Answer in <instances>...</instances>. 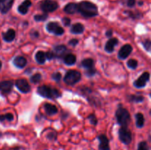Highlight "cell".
I'll use <instances>...</instances> for the list:
<instances>
[{
	"instance_id": "obj_1",
	"label": "cell",
	"mask_w": 151,
	"mask_h": 150,
	"mask_svg": "<svg viewBox=\"0 0 151 150\" xmlns=\"http://www.w3.org/2000/svg\"><path fill=\"white\" fill-rule=\"evenodd\" d=\"M78 12L85 18H91L98 15V9L96 4L88 1H83L78 4Z\"/></svg>"
},
{
	"instance_id": "obj_2",
	"label": "cell",
	"mask_w": 151,
	"mask_h": 150,
	"mask_svg": "<svg viewBox=\"0 0 151 150\" xmlns=\"http://www.w3.org/2000/svg\"><path fill=\"white\" fill-rule=\"evenodd\" d=\"M37 93L41 96L50 99H55L61 96V93L55 88H51L48 85H41L37 88Z\"/></svg>"
},
{
	"instance_id": "obj_3",
	"label": "cell",
	"mask_w": 151,
	"mask_h": 150,
	"mask_svg": "<svg viewBox=\"0 0 151 150\" xmlns=\"http://www.w3.org/2000/svg\"><path fill=\"white\" fill-rule=\"evenodd\" d=\"M115 116H116V122L121 126H128V125L129 124L131 121L130 113L128 110H127V109L124 108L121 105H119L116 110Z\"/></svg>"
},
{
	"instance_id": "obj_4",
	"label": "cell",
	"mask_w": 151,
	"mask_h": 150,
	"mask_svg": "<svg viewBox=\"0 0 151 150\" xmlns=\"http://www.w3.org/2000/svg\"><path fill=\"white\" fill-rule=\"evenodd\" d=\"M81 79V74L75 70H69L65 74L63 81L69 85H73L78 83Z\"/></svg>"
},
{
	"instance_id": "obj_5",
	"label": "cell",
	"mask_w": 151,
	"mask_h": 150,
	"mask_svg": "<svg viewBox=\"0 0 151 150\" xmlns=\"http://www.w3.org/2000/svg\"><path fill=\"white\" fill-rule=\"evenodd\" d=\"M119 138L121 142L124 144H131L132 141V133L131 130L128 128V126H121L119 129Z\"/></svg>"
},
{
	"instance_id": "obj_6",
	"label": "cell",
	"mask_w": 151,
	"mask_h": 150,
	"mask_svg": "<svg viewBox=\"0 0 151 150\" xmlns=\"http://www.w3.org/2000/svg\"><path fill=\"white\" fill-rule=\"evenodd\" d=\"M40 7L44 13H51L57 10L58 4L54 0H43L40 4Z\"/></svg>"
},
{
	"instance_id": "obj_7",
	"label": "cell",
	"mask_w": 151,
	"mask_h": 150,
	"mask_svg": "<svg viewBox=\"0 0 151 150\" xmlns=\"http://www.w3.org/2000/svg\"><path fill=\"white\" fill-rule=\"evenodd\" d=\"M46 29L48 32L55 35H62L64 33L63 28L56 21H50L47 23L46 25Z\"/></svg>"
},
{
	"instance_id": "obj_8",
	"label": "cell",
	"mask_w": 151,
	"mask_h": 150,
	"mask_svg": "<svg viewBox=\"0 0 151 150\" xmlns=\"http://www.w3.org/2000/svg\"><path fill=\"white\" fill-rule=\"evenodd\" d=\"M150 74L145 71L141 74V76L136 79L134 82V86L137 88H143L145 87L148 81L150 80Z\"/></svg>"
},
{
	"instance_id": "obj_9",
	"label": "cell",
	"mask_w": 151,
	"mask_h": 150,
	"mask_svg": "<svg viewBox=\"0 0 151 150\" xmlns=\"http://www.w3.org/2000/svg\"><path fill=\"white\" fill-rule=\"evenodd\" d=\"M16 86L20 92L23 94H27L30 91V85L28 81L25 79H19L16 81Z\"/></svg>"
},
{
	"instance_id": "obj_10",
	"label": "cell",
	"mask_w": 151,
	"mask_h": 150,
	"mask_svg": "<svg viewBox=\"0 0 151 150\" xmlns=\"http://www.w3.org/2000/svg\"><path fill=\"white\" fill-rule=\"evenodd\" d=\"M13 82L11 80H5L0 82V94L1 95H7L13 90Z\"/></svg>"
},
{
	"instance_id": "obj_11",
	"label": "cell",
	"mask_w": 151,
	"mask_h": 150,
	"mask_svg": "<svg viewBox=\"0 0 151 150\" xmlns=\"http://www.w3.org/2000/svg\"><path fill=\"white\" fill-rule=\"evenodd\" d=\"M133 51V47L131 44H125L121 47L118 52V58L120 60H125L131 54Z\"/></svg>"
},
{
	"instance_id": "obj_12",
	"label": "cell",
	"mask_w": 151,
	"mask_h": 150,
	"mask_svg": "<svg viewBox=\"0 0 151 150\" xmlns=\"http://www.w3.org/2000/svg\"><path fill=\"white\" fill-rule=\"evenodd\" d=\"M99 140V149L100 150H110L109 146V140L106 135L101 134L97 137Z\"/></svg>"
},
{
	"instance_id": "obj_13",
	"label": "cell",
	"mask_w": 151,
	"mask_h": 150,
	"mask_svg": "<svg viewBox=\"0 0 151 150\" xmlns=\"http://www.w3.org/2000/svg\"><path fill=\"white\" fill-rule=\"evenodd\" d=\"M14 0H0V12L2 14H6L9 12L13 6Z\"/></svg>"
},
{
	"instance_id": "obj_14",
	"label": "cell",
	"mask_w": 151,
	"mask_h": 150,
	"mask_svg": "<svg viewBox=\"0 0 151 150\" xmlns=\"http://www.w3.org/2000/svg\"><path fill=\"white\" fill-rule=\"evenodd\" d=\"M118 43H119V41H118L117 38H110V39L106 42V45H105V51H107L108 53L113 52L114 50L115 46L117 45Z\"/></svg>"
},
{
	"instance_id": "obj_15",
	"label": "cell",
	"mask_w": 151,
	"mask_h": 150,
	"mask_svg": "<svg viewBox=\"0 0 151 150\" xmlns=\"http://www.w3.org/2000/svg\"><path fill=\"white\" fill-rule=\"evenodd\" d=\"M27 63V59L23 56H17L13 60V65L18 69H24L26 66Z\"/></svg>"
},
{
	"instance_id": "obj_16",
	"label": "cell",
	"mask_w": 151,
	"mask_h": 150,
	"mask_svg": "<svg viewBox=\"0 0 151 150\" xmlns=\"http://www.w3.org/2000/svg\"><path fill=\"white\" fill-rule=\"evenodd\" d=\"M32 4L30 0H24L20 5L18 7V11L19 13L22 15H25L27 13L29 7Z\"/></svg>"
},
{
	"instance_id": "obj_17",
	"label": "cell",
	"mask_w": 151,
	"mask_h": 150,
	"mask_svg": "<svg viewBox=\"0 0 151 150\" xmlns=\"http://www.w3.org/2000/svg\"><path fill=\"white\" fill-rule=\"evenodd\" d=\"M15 38H16V32L13 29H9L7 32L2 34V38L5 42H12Z\"/></svg>"
},
{
	"instance_id": "obj_18",
	"label": "cell",
	"mask_w": 151,
	"mask_h": 150,
	"mask_svg": "<svg viewBox=\"0 0 151 150\" xmlns=\"http://www.w3.org/2000/svg\"><path fill=\"white\" fill-rule=\"evenodd\" d=\"M63 10L65 13H68V14H74V13L78 12V5L76 3H69L65 6Z\"/></svg>"
},
{
	"instance_id": "obj_19",
	"label": "cell",
	"mask_w": 151,
	"mask_h": 150,
	"mask_svg": "<svg viewBox=\"0 0 151 150\" xmlns=\"http://www.w3.org/2000/svg\"><path fill=\"white\" fill-rule=\"evenodd\" d=\"M44 110L48 116H53L58 113V108L55 105L50 103H45L44 104Z\"/></svg>"
},
{
	"instance_id": "obj_20",
	"label": "cell",
	"mask_w": 151,
	"mask_h": 150,
	"mask_svg": "<svg viewBox=\"0 0 151 150\" xmlns=\"http://www.w3.org/2000/svg\"><path fill=\"white\" fill-rule=\"evenodd\" d=\"M67 51V48L66 46L64 45H58L54 47V51L53 52L55 54L56 57H63V54Z\"/></svg>"
},
{
	"instance_id": "obj_21",
	"label": "cell",
	"mask_w": 151,
	"mask_h": 150,
	"mask_svg": "<svg viewBox=\"0 0 151 150\" xmlns=\"http://www.w3.org/2000/svg\"><path fill=\"white\" fill-rule=\"evenodd\" d=\"M70 32L75 35H79L82 34L84 32V26L81 23H77L71 26Z\"/></svg>"
},
{
	"instance_id": "obj_22",
	"label": "cell",
	"mask_w": 151,
	"mask_h": 150,
	"mask_svg": "<svg viewBox=\"0 0 151 150\" xmlns=\"http://www.w3.org/2000/svg\"><path fill=\"white\" fill-rule=\"evenodd\" d=\"M77 61L76 56L73 54H67L63 57V63L66 66H73Z\"/></svg>"
},
{
	"instance_id": "obj_23",
	"label": "cell",
	"mask_w": 151,
	"mask_h": 150,
	"mask_svg": "<svg viewBox=\"0 0 151 150\" xmlns=\"http://www.w3.org/2000/svg\"><path fill=\"white\" fill-rule=\"evenodd\" d=\"M35 58L37 63H38V64H41V65L44 64V63H45L46 60H47L45 52H44L43 51H37V52L35 53Z\"/></svg>"
},
{
	"instance_id": "obj_24",
	"label": "cell",
	"mask_w": 151,
	"mask_h": 150,
	"mask_svg": "<svg viewBox=\"0 0 151 150\" xmlns=\"http://www.w3.org/2000/svg\"><path fill=\"white\" fill-rule=\"evenodd\" d=\"M136 126L138 128H142L145 125L144 115L141 113H138L135 115Z\"/></svg>"
},
{
	"instance_id": "obj_25",
	"label": "cell",
	"mask_w": 151,
	"mask_h": 150,
	"mask_svg": "<svg viewBox=\"0 0 151 150\" xmlns=\"http://www.w3.org/2000/svg\"><path fill=\"white\" fill-rule=\"evenodd\" d=\"M81 66L85 69V70H88V69H91L94 68V60L91 58H87L84 59L81 62Z\"/></svg>"
},
{
	"instance_id": "obj_26",
	"label": "cell",
	"mask_w": 151,
	"mask_h": 150,
	"mask_svg": "<svg viewBox=\"0 0 151 150\" xmlns=\"http://www.w3.org/2000/svg\"><path fill=\"white\" fill-rule=\"evenodd\" d=\"M128 100L134 103H141L144 101L145 98L141 95H130L128 96Z\"/></svg>"
},
{
	"instance_id": "obj_27",
	"label": "cell",
	"mask_w": 151,
	"mask_h": 150,
	"mask_svg": "<svg viewBox=\"0 0 151 150\" xmlns=\"http://www.w3.org/2000/svg\"><path fill=\"white\" fill-rule=\"evenodd\" d=\"M14 119L13 115L12 113H6L4 115H0V122H3L4 121H12Z\"/></svg>"
},
{
	"instance_id": "obj_28",
	"label": "cell",
	"mask_w": 151,
	"mask_h": 150,
	"mask_svg": "<svg viewBox=\"0 0 151 150\" xmlns=\"http://www.w3.org/2000/svg\"><path fill=\"white\" fill-rule=\"evenodd\" d=\"M127 66H128L129 69L135 70L137 68V66H138V61L135 60V59H130L128 61V63H127Z\"/></svg>"
},
{
	"instance_id": "obj_29",
	"label": "cell",
	"mask_w": 151,
	"mask_h": 150,
	"mask_svg": "<svg viewBox=\"0 0 151 150\" xmlns=\"http://www.w3.org/2000/svg\"><path fill=\"white\" fill-rule=\"evenodd\" d=\"M48 18V15L47 13H44V14H38V15H35L34 16V20L35 21H45Z\"/></svg>"
},
{
	"instance_id": "obj_30",
	"label": "cell",
	"mask_w": 151,
	"mask_h": 150,
	"mask_svg": "<svg viewBox=\"0 0 151 150\" xmlns=\"http://www.w3.org/2000/svg\"><path fill=\"white\" fill-rule=\"evenodd\" d=\"M142 46L148 52L151 53V40L146 39L144 41H142Z\"/></svg>"
},
{
	"instance_id": "obj_31",
	"label": "cell",
	"mask_w": 151,
	"mask_h": 150,
	"mask_svg": "<svg viewBox=\"0 0 151 150\" xmlns=\"http://www.w3.org/2000/svg\"><path fill=\"white\" fill-rule=\"evenodd\" d=\"M41 79V74L39 73H36L35 74H33L32 76H30V80L31 82L32 83H38V82H40V80Z\"/></svg>"
},
{
	"instance_id": "obj_32",
	"label": "cell",
	"mask_w": 151,
	"mask_h": 150,
	"mask_svg": "<svg viewBox=\"0 0 151 150\" xmlns=\"http://www.w3.org/2000/svg\"><path fill=\"white\" fill-rule=\"evenodd\" d=\"M137 150H149V147L145 141H142L139 144Z\"/></svg>"
},
{
	"instance_id": "obj_33",
	"label": "cell",
	"mask_w": 151,
	"mask_h": 150,
	"mask_svg": "<svg viewBox=\"0 0 151 150\" xmlns=\"http://www.w3.org/2000/svg\"><path fill=\"white\" fill-rule=\"evenodd\" d=\"M87 119H88V120L89 121L90 123H91V124L96 125L97 124V119L94 114L89 115V116L87 117Z\"/></svg>"
},
{
	"instance_id": "obj_34",
	"label": "cell",
	"mask_w": 151,
	"mask_h": 150,
	"mask_svg": "<svg viewBox=\"0 0 151 150\" xmlns=\"http://www.w3.org/2000/svg\"><path fill=\"white\" fill-rule=\"evenodd\" d=\"M96 72H97V70H96L95 68H93V69H88V70H85L86 75L87 76H89V77L94 76V75L96 74Z\"/></svg>"
},
{
	"instance_id": "obj_35",
	"label": "cell",
	"mask_w": 151,
	"mask_h": 150,
	"mask_svg": "<svg viewBox=\"0 0 151 150\" xmlns=\"http://www.w3.org/2000/svg\"><path fill=\"white\" fill-rule=\"evenodd\" d=\"M61 77L62 75L60 72H55V73L52 74V78L55 82H59V81L61 79Z\"/></svg>"
},
{
	"instance_id": "obj_36",
	"label": "cell",
	"mask_w": 151,
	"mask_h": 150,
	"mask_svg": "<svg viewBox=\"0 0 151 150\" xmlns=\"http://www.w3.org/2000/svg\"><path fill=\"white\" fill-rule=\"evenodd\" d=\"M46 54V58L48 60H53L54 58H55V54L53 51H47V52L45 53Z\"/></svg>"
},
{
	"instance_id": "obj_37",
	"label": "cell",
	"mask_w": 151,
	"mask_h": 150,
	"mask_svg": "<svg viewBox=\"0 0 151 150\" xmlns=\"http://www.w3.org/2000/svg\"><path fill=\"white\" fill-rule=\"evenodd\" d=\"M62 23L63 24V25H64L65 26H69V25H70L71 24L70 19L67 17L63 18V19H62Z\"/></svg>"
},
{
	"instance_id": "obj_38",
	"label": "cell",
	"mask_w": 151,
	"mask_h": 150,
	"mask_svg": "<svg viewBox=\"0 0 151 150\" xmlns=\"http://www.w3.org/2000/svg\"><path fill=\"white\" fill-rule=\"evenodd\" d=\"M78 43H79V41H78V39L73 38V39L70 40V41H69V45L72 46H75L78 45Z\"/></svg>"
},
{
	"instance_id": "obj_39",
	"label": "cell",
	"mask_w": 151,
	"mask_h": 150,
	"mask_svg": "<svg viewBox=\"0 0 151 150\" xmlns=\"http://www.w3.org/2000/svg\"><path fill=\"white\" fill-rule=\"evenodd\" d=\"M30 35H31V37H32V39H35V38H38V37H39V33H38V31L32 30V31H31Z\"/></svg>"
},
{
	"instance_id": "obj_40",
	"label": "cell",
	"mask_w": 151,
	"mask_h": 150,
	"mask_svg": "<svg viewBox=\"0 0 151 150\" xmlns=\"http://www.w3.org/2000/svg\"><path fill=\"white\" fill-rule=\"evenodd\" d=\"M136 4V0H127L126 1V5L129 7H134Z\"/></svg>"
},
{
	"instance_id": "obj_41",
	"label": "cell",
	"mask_w": 151,
	"mask_h": 150,
	"mask_svg": "<svg viewBox=\"0 0 151 150\" xmlns=\"http://www.w3.org/2000/svg\"><path fill=\"white\" fill-rule=\"evenodd\" d=\"M128 13H129L130 17H131L132 19H138V18H139L140 16H141V14L139 13H132V12H129Z\"/></svg>"
},
{
	"instance_id": "obj_42",
	"label": "cell",
	"mask_w": 151,
	"mask_h": 150,
	"mask_svg": "<svg viewBox=\"0 0 151 150\" xmlns=\"http://www.w3.org/2000/svg\"><path fill=\"white\" fill-rule=\"evenodd\" d=\"M112 34H113V31L111 29H109V30H107L106 32V35L107 37H109V38H111L112 36Z\"/></svg>"
},
{
	"instance_id": "obj_43",
	"label": "cell",
	"mask_w": 151,
	"mask_h": 150,
	"mask_svg": "<svg viewBox=\"0 0 151 150\" xmlns=\"http://www.w3.org/2000/svg\"><path fill=\"white\" fill-rule=\"evenodd\" d=\"M143 4V1H139V5H142Z\"/></svg>"
},
{
	"instance_id": "obj_44",
	"label": "cell",
	"mask_w": 151,
	"mask_h": 150,
	"mask_svg": "<svg viewBox=\"0 0 151 150\" xmlns=\"http://www.w3.org/2000/svg\"><path fill=\"white\" fill-rule=\"evenodd\" d=\"M1 66H2V63H1V62L0 61V69H1Z\"/></svg>"
},
{
	"instance_id": "obj_45",
	"label": "cell",
	"mask_w": 151,
	"mask_h": 150,
	"mask_svg": "<svg viewBox=\"0 0 151 150\" xmlns=\"http://www.w3.org/2000/svg\"><path fill=\"white\" fill-rule=\"evenodd\" d=\"M150 96L151 97V92H150Z\"/></svg>"
}]
</instances>
